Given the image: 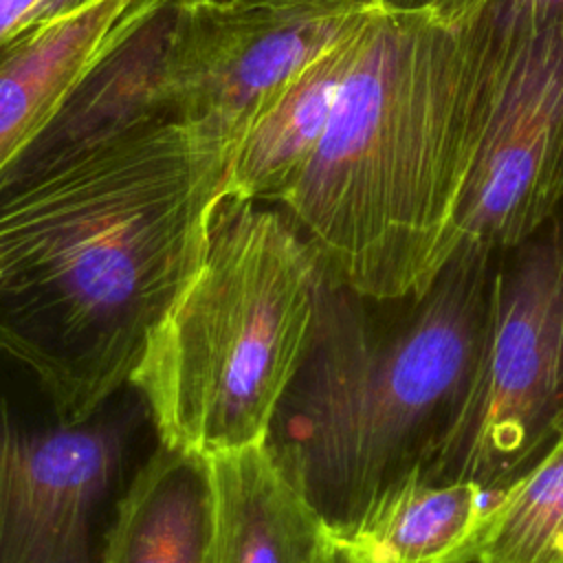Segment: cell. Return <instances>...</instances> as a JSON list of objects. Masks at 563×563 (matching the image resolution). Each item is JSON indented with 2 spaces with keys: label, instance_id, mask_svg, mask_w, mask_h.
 Masks as SVG:
<instances>
[{
  "label": "cell",
  "instance_id": "20",
  "mask_svg": "<svg viewBox=\"0 0 563 563\" xmlns=\"http://www.w3.org/2000/svg\"><path fill=\"white\" fill-rule=\"evenodd\" d=\"M189 2H207L218 7H275V4H301L317 0H189Z\"/></svg>",
  "mask_w": 563,
  "mask_h": 563
},
{
  "label": "cell",
  "instance_id": "14",
  "mask_svg": "<svg viewBox=\"0 0 563 563\" xmlns=\"http://www.w3.org/2000/svg\"><path fill=\"white\" fill-rule=\"evenodd\" d=\"M369 13L321 51L253 123L235 150L229 196L277 205L292 187L325 132Z\"/></svg>",
  "mask_w": 563,
  "mask_h": 563
},
{
  "label": "cell",
  "instance_id": "1",
  "mask_svg": "<svg viewBox=\"0 0 563 563\" xmlns=\"http://www.w3.org/2000/svg\"><path fill=\"white\" fill-rule=\"evenodd\" d=\"M233 156L209 128L147 121L0 180V350L70 418L130 383L207 253Z\"/></svg>",
  "mask_w": 563,
  "mask_h": 563
},
{
  "label": "cell",
  "instance_id": "16",
  "mask_svg": "<svg viewBox=\"0 0 563 563\" xmlns=\"http://www.w3.org/2000/svg\"><path fill=\"white\" fill-rule=\"evenodd\" d=\"M385 11L422 13L442 22H464L484 11L490 0H374Z\"/></svg>",
  "mask_w": 563,
  "mask_h": 563
},
{
  "label": "cell",
  "instance_id": "3",
  "mask_svg": "<svg viewBox=\"0 0 563 563\" xmlns=\"http://www.w3.org/2000/svg\"><path fill=\"white\" fill-rule=\"evenodd\" d=\"M495 253L457 244L427 288L363 295L321 262L308 347L266 446L328 528L424 471L477 365Z\"/></svg>",
  "mask_w": 563,
  "mask_h": 563
},
{
  "label": "cell",
  "instance_id": "18",
  "mask_svg": "<svg viewBox=\"0 0 563 563\" xmlns=\"http://www.w3.org/2000/svg\"><path fill=\"white\" fill-rule=\"evenodd\" d=\"M42 0H0V44L29 26Z\"/></svg>",
  "mask_w": 563,
  "mask_h": 563
},
{
  "label": "cell",
  "instance_id": "2",
  "mask_svg": "<svg viewBox=\"0 0 563 563\" xmlns=\"http://www.w3.org/2000/svg\"><path fill=\"white\" fill-rule=\"evenodd\" d=\"M490 24L376 7L321 141L277 207L350 288H427L451 233L484 106Z\"/></svg>",
  "mask_w": 563,
  "mask_h": 563
},
{
  "label": "cell",
  "instance_id": "17",
  "mask_svg": "<svg viewBox=\"0 0 563 563\" xmlns=\"http://www.w3.org/2000/svg\"><path fill=\"white\" fill-rule=\"evenodd\" d=\"M486 9L506 22L563 20V0H490Z\"/></svg>",
  "mask_w": 563,
  "mask_h": 563
},
{
  "label": "cell",
  "instance_id": "21",
  "mask_svg": "<svg viewBox=\"0 0 563 563\" xmlns=\"http://www.w3.org/2000/svg\"><path fill=\"white\" fill-rule=\"evenodd\" d=\"M323 563H336V561H334V559H332V556H330V554H328V556H325V561H323Z\"/></svg>",
  "mask_w": 563,
  "mask_h": 563
},
{
  "label": "cell",
  "instance_id": "22",
  "mask_svg": "<svg viewBox=\"0 0 563 563\" xmlns=\"http://www.w3.org/2000/svg\"><path fill=\"white\" fill-rule=\"evenodd\" d=\"M561 431H563V422H561ZM561 431H559V433H561Z\"/></svg>",
  "mask_w": 563,
  "mask_h": 563
},
{
  "label": "cell",
  "instance_id": "4",
  "mask_svg": "<svg viewBox=\"0 0 563 563\" xmlns=\"http://www.w3.org/2000/svg\"><path fill=\"white\" fill-rule=\"evenodd\" d=\"M317 271L282 207L229 194L218 202L198 271L130 376L163 444L205 457L266 444L308 347Z\"/></svg>",
  "mask_w": 563,
  "mask_h": 563
},
{
  "label": "cell",
  "instance_id": "12",
  "mask_svg": "<svg viewBox=\"0 0 563 563\" xmlns=\"http://www.w3.org/2000/svg\"><path fill=\"white\" fill-rule=\"evenodd\" d=\"M132 0L31 22L0 44V172L53 119Z\"/></svg>",
  "mask_w": 563,
  "mask_h": 563
},
{
  "label": "cell",
  "instance_id": "13",
  "mask_svg": "<svg viewBox=\"0 0 563 563\" xmlns=\"http://www.w3.org/2000/svg\"><path fill=\"white\" fill-rule=\"evenodd\" d=\"M209 534L207 457L158 442L117 501L99 563H205Z\"/></svg>",
  "mask_w": 563,
  "mask_h": 563
},
{
  "label": "cell",
  "instance_id": "6",
  "mask_svg": "<svg viewBox=\"0 0 563 563\" xmlns=\"http://www.w3.org/2000/svg\"><path fill=\"white\" fill-rule=\"evenodd\" d=\"M561 422L563 207L495 253L471 387L422 477L501 490L545 453Z\"/></svg>",
  "mask_w": 563,
  "mask_h": 563
},
{
  "label": "cell",
  "instance_id": "10",
  "mask_svg": "<svg viewBox=\"0 0 563 563\" xmlns=\"http://www.w3.org/2000/svg\"><path fill=\"white\" fill-rule=\"evenodd\" d=\"M211 534L205 563H323L328 523L266 444L207 455Z\"/></svg>",
  "mask_w": 563,
  "mask_h": 563
},
{
  "label": "cell",
  "instance_id": "9",
  "mask_svg": "<svg viewBox=\"0 0 563 563\" xmlns=\"http://www.w3.org/2000/svg\"><path fill=\"white\" fill-rule=\"evenodd\" d=\"M178 7L180 0H132L103 51L53 119L0 172V180L42 172L147 121L174 123L163 79Z\"/></svg>",
  "mask_w": 563,
  "mask_h": 563
},
{
  "label": "cell",
  "instance_id": "15",
  "mask_svg": "<svg viewBox=\"0 0 563 563\" xmlns=\"http://www.w3.org/2000/svg\"><path fill=\"white\" fill-rule=\"evenodd\" d=\"M475 563H563V431L526 473L495 490Z\"/></svg>",
  "mask_w": 563,
  "mask_h": 563
},
{
  "label": "cell",
  "instance_id": "11",
  "mask_svg": "<svg viewBox=\"0 0 563 563\" xmlns=\"http://www.w3.org/2000/svg\"><path fill=\"white\" fill-rule=\"evenodd\" d=\"M493 495L413 471L350 526L328 528V554L336 563H475Z\"/></svg>",
  "mask_w": 563,
  "mask_h": 563
},
{
  "label": "cell",
  "instance_id": "5",
  "mask_svg": "<svg viewBox=\"0 0 563 563\" xmlns=\"http://www.w3.org/2000/svg\"><path fill=\"white\" fill-rule=\"evenodd\" d=\"M158 442L130 383L75 420L0 350V563H99L117 501Z\"/></svg>",
  "mask_w": 563,
  "mask_h": 563
},
{
  "label": "cell",
  "instance_id": "7",
  "mask_svg": "<svg viewBox=\"0 0 563 563\" xmlns=\"http://www.w3.org/2000/svg\"><path fill=\"white\" fill-rule=\"evenodd\" d=\"M484 13L488 77L451 251L508 249L563 207V20L506 22Z\"/></svg>",
  "mask_w": 563,
  "mask_h": 563
},
{
  "label": "cell",
  "instance_id": "8",
  "mask_svg": "<svg viewBox=\"0 0 563 563\" xmlns=\"http://www.w3.org/2000/svg\"><path fill=\"white\" fill-rule=\"evenodd\" d=\"M374 0L218 7L180 0L163 79L174 123L202 125L238 150L253 123Z\"/></svg>",
  "mask_w": 563,
  "mask_h": 563
},
{
  "label": "cell",
  "instance_id": "19",
  "mask_svg": "<svg viewBox=\"0 0 563 563\" xmlns=\"http://www.w3.org/2000/svg\"><path fill=\"white\" fill-rule=\"evenodd\" d=\"M97 0H42L31 22H44V20H57L64 15H70L75 11H81L90 7Z\"/></svg>",
  "mask_w": 563,
  "mask_h": 563
}]
</instances>
